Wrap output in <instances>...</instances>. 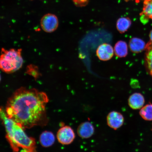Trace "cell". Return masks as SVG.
I'll use <instances>...</instances> for the list:
<instances>
[{
	"label": "cell",
	"instance_id": "cell-15",
	"mask_svg": "<svg viewBox=\"0 0 152 152\" xmlns=\"http://www.w3.org/2000/svg\"><path fill=\"white\" fill-rule=\"evenodd\" d=\"M140 114L142 119L147 121H152V104L149 103L142 107Z\"/></svg>",
	"mask_w": 152,
	"mask_h": 152
},
{
	"label": "cell",
	"instance_id": "cell-14",
	"mask_svg": "<svg viewBox=\"0 0 152 152\" xmlns=\"http://www.w3.org/2000/svg\"><path fill=\"white\" fill-rule=\"evenodd\" d=\"M132 25L130 19L128 18H121L116 22L117 29L120 33L123 34L126 32Z\"/></svg>",
	"mask_w": 152,
	"mask_h": 152
},
{
	"label": "cell",
	"instance_id": "cell-18",
	"mask_svg": "<svg viewBox=\"0 0 152 152\" xmlns=\"http://www.w3.org/2000/svg\"><path fill=\"white\" fill-rule=\"evenodd\" d=\"M74 4L78 7H83L88 5L90 0H72Z\"/></svg>",
	"mask_w": 152,
	"mask_h": 152
},
{
	"label": "cell",
	"instance_id": "cell-3",
	"mask_svg": "<svg viewBox=\"0 0 152 152\" xmlns=\"http://www.w3.org/2000/svg\"><path fill=\"white\" fill-rule=\"evenodd\" d=\"M22 49H1L0 56V69L7 74H11L22 68L23 59Z\"/></svg>",
	"mask_w": 152,
	"mask_h": 152
},
{
	"label": "cell",
	"instance_id": "cell-11",
	"mask_svg": "<svg viewBox=\"0 0 152 152\" xmlns=\"http://www.w3.org/2000/svg\"><path fill=\"white\" fill-rule=\"evenodd\" d=\"M145 43L139 38L134 37L129 41V47L133 53H137L141 52L145 49Z\"/></svg>",
	"mask_w": 152,
	"mask_h": 152
},
{
	"label": "cell",
	"instance_id": "cell-20",
	"mask_svg": "<svg viewBox=\"0 0 152 152\" xmlns=\"http://www.w3.org/2000/svg\"><path fill=\"white\" fill-rule=\"evenodd\" d=\"M1 74H0V82H1Z\"/></svg>",
	"mask_w": 152,
	"mask_h": 152
},
{
	"label": "cell",
	"instance_id": "cell-6",
	"mask_svg": "<svg viewBox=\"0 0 152 152\" xmlns=\"http://www.w3.org/2000/svg\"><path fill=\"white\" fill-rule=\"evenodd\" d=\"M108 126L114 130H117L122 126L124 119L121 113L116 111H113L108 114L107 116Z\"/></svg>",
	"mask_w": 152,
	"mask_h": 152
},
{
	"label": "cell",
	"instance_id": "cell-4",
	"mask_svg": "<svg viewBox=\"0 0 152 152\" xmlns=\"http://www.w3.org/2000/svg\"><path fill=\"white\" fill-rule=\"evenodd\" d=\"M58 24V17L53 14H45L41 19V27L44 31L47 33H52L56 31Z\"/></svg>",
	"mask_w": 152,
	"mask_h": 152
},
{
	"label": "cell",
	"instance_id": "cell-9",
	"mask_svg": "<svg viewBox=\"0 0 152 152\" xmlns=\"http://www.w3.org/2000/svg\"><path fill=\"white\" fill-rule=\"evenodd\" d=\"M128 102L130 108L133 110H138L141 109L143 106L145 99L141 94L135 93L129 97Z\"/></svg>",
	"mask_w": 152,
	"mask_h": 152
},
{
	"label": "cell",
	"instance_id": "cell-16",
	"mask_svg": "<svg viewBox=\"0 0 152 152\" xmlns=\"http://www.w3.org/2000/svg\"><path fill=\"white\" fill-rule=\"evenodd\" d=\"M141 14H144L148 18L152 19V0L144 1L143 11Z\"/></svg>",
	"mask_w": 152,
	"mask_h": 152
},
{
	"label": "cell",
	"instance_id": "cell-19",
	"mask_svg": "<svg viewBox=\"0 0 152 152\" xmlns=\"http://www.w3.org/2000/svg\"><path fill=\"white\" fill-rule=\"evenodd\" d=\"M149 37L150 39H151V42H152V30H151V32H150L149 34Z\"/></svg>",
	"mask_w": 152,
	"mask_h": 152
},
{
	"label": "cell",
	"instance_id": "cell-17",
	"mask_svg": "<svg viewBox=\"0 0 152 152\" xmlns=\"http://www.w3.org/2000/svg\"><path fill=\"white\" fill-rule=\"evenodd\" d=\"M26 73L33 76L35 79H37L39 76V73L37 67L34 65L28 66L26 70Z\"/></svg>",
	"mask_w": 152,
	"mask_h": 152
},
{
	"label": "cell",
	"instance_id": "cell-1",
	"mask_svg": "<svg viewBox=\"0 0 152 152\" xmlns=\"http://www.w3.org/2000/svg\"><path fill=\"white\" fill-rule=\"evenodd\" d=\"M48 102L46 93L35 88L20 87L7 100L5 113L24 129L44 126L48 121L46 110Z\"/></svg>",
	"mask_w": 152,
	"mask_h": 152
},
{
	"label": "cell",
	"instance_id": "cell-7",
	"mask_svg": "<svg viewBox=\"0 0 152 152\" xmlns=\"http://www.w3.org/2000/svg\"><path fill=\"white\" fill-rule=\"evenodd\" d=\"M114 50L111 45L107 43L102 44L99 46L96 50L97 56L102 61H107L113 58Z\"/></svg>",
	"mask_w": 152,
	"mask_h": 152
},
{
	"label": "cell",
	"instance_id": "cell-13",
	"mask_svg": "<svg viewBox=\"0 0 152 152\" xmlns=\"http://www.w3.org/2000/svg\"><path fill=\"white\" fill-rule=\"evenodd\" d=\"M145 56V66L147 71L152 77V42L146 45Z\"/></svg>",
	"mask_w": 152,
	"mask_h": 152
},
{
	"label": "cell",
	"instance_id": "cell-8",
	"mask_svg": "<svg viewBox=\"0 0 152 152\" xmlns=\"http://www.w3.org/2000/svg\"><path fill=\"white\" fill-rule=\"evenodd\" d=\"M94 131V128L92 124L89 121H85L79 125L77 128V133L80 138L87 139L93 135Z\"/></svg>",
	"mask_w": 152,
	"mask_h": 152
},
{
	"label": "cell",
	"instance_id": "cell-21",
	"mask_svg": "<svg viewBox=\"0 0 152 152\" xmlns=\"http://www.w3.org/2000/svg\"><path fill=\"white\" fill-rule=\"evenodd\" d=\"M144 1H151V0H144Z\"/></svg>",
	"mask_w": 152,
	"mask_h": 152
},
{
	"label": "cell",
	"instance_id": "cell-22",
	"mask_svg": "<svg viewBox=\"0 0 152 152\" xmlns=\"http://www.w3.org/2000/svg\"><path fill=\"white\" fill-rule=\"evenodd\" d=\"M127 1H129V0H127Z\"/></svg>",
	"mask_w": 152,
	"mask_h": 152
},
{
	"label": "cell",
	"instance_id": "cell-10",
	"mask_svg": "<svg viewBox=\"0 0 152 152\" xmlns=\"http://www.w3.org/2000/svg\"><path fill=\"white\" fill-rule=\"evenodd\" d=\"M55 137L52 132L45 131L39 137V142L44 147H49L54 143Z\"/></svg>",
	"mask_w": 152,
	"mask_h": 152
},
{
	"label": "cell",
	"instance_id": "cell-12",
	"mask_svg": "<svg viewBox=\"0 0 152 152\" xmlns=\"http://www.w3.org/2000/svg\"><path fill=\"white\" fill-rule=\"evenodd\" d=\"M114 53L115 56L119 58H124L128 54V46L125 41H119L114 47Z\"/></svg>",
	"mask_w": 152,
	"mask_h": 152
},
{
	"label": "cell",
	"instance_id": "cell-2",
	"mask_svg": "<svg viewBox=\"0 0 152 152\" xmlns=\"http://www.w3.org/2000/svg\"><path fill=\"white\" fill-rule=\"evenodd\" d=\"M0 121L5 127L6 137L14 152H18L22 148L26 152H36L35 139L28 136L20 125L7 117L2 107H0Z\"/></svg>",
	"mask_w": 152,
	"mask_h": 152
},
{
	"label": "cell",
	"instance_id": "cell-5",
	"mask_svg": "<svg viewBox=\"0 0 152 152\" xmlns=\"http://www.w3.org/2000/svg\"><path fill=\"white\" fill-rule=\"evenodd\" d=\"M56 136L58 142L64 145L71 144L75 138V132L71 127L69 126H62L59 129Z\"/></svg>",
	"mask_w": 152,
	"mask_h": 152
}]
</instances>
